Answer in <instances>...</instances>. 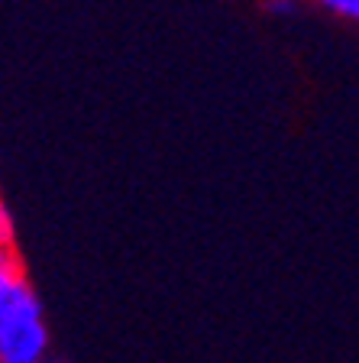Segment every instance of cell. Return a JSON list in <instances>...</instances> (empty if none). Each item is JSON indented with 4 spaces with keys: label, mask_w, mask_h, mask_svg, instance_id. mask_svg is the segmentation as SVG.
<instances>
[{
    "label": "cell",
    "mask_w": 359,
    "mask_h": 363,
    "mask_svg": "<svg viewBox=\"0 0 359 363\" xmlns=\"http://www.w3.org/2000/svg\"><path fill=\"white\" fill-rule=\"evenodd\" d=\"M49 350L42 318H23L0 325V363H39Z\"/></svg>",
    "instance_id": "6da1fadb"
},
{
    "label": "cell",
    "mask_w": 359,
    "mask_h": 363,
    "mask_svg": "<svg viewBox=\"0 0 359 363\" xmlns=\"http://www.w3.org/2000/svg\"><path fill=\"white\" fill-rule=\"evenodd\" d=\"M13 237H16L13 214L7 211V204H0V250H13Z\"/></svg>",
    "instance_id": "7a4b0ae2"
},
{
    "label": "cell",
    "mask_w": 359,
    "mask_h": 363,
    "mask_svg": "<svg viewBox=\"0 0 359 363\" xmlns=\"http://www.w3.org/2000/svg\"><path fill=\"white\" fill-rule=\"evenodd\" d=\"M330 13L343 16V20H356L359 16V0H321Z\"/></svg>",
    "instance_id": "3957f363"
},
{
    "label": "cell",
    "mask_w": 359,
    "mask_h": 363,
    "mask_svg": "<svg viewBox=\"0 0 359 363\" xmlns=\"http://www.w3.org/2000/svg\"><path fill=\"white\" fill-rule=\"evenodd\" d=\"M45 363H55V360H45Z\"/></svg>",
    "instance_id": "277c9868"
},
{
    "label": "cell",
    "mask_w": 359,
    "mask_h": 363,
    "mask_svg": "<svg viewBox=\"0 0 359 363\" xmlns=\"http://www.w3.org/2000/svg\"><path fill=\"white\" fill-rule=\"evenodd\" d=\"M39 363H45V360H39Z\"/></svg>",
    "instance_id": "5b68a950"
}]
</instances>
